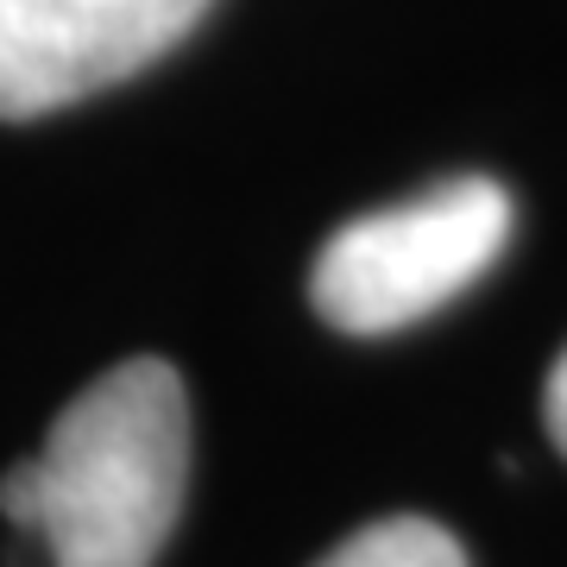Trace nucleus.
I'll return each instance as SVG.
<instances>
[{
	"label": "nucleus",
	"instance_id": "obj_1",
	"mask_svg": "<svg viewBox=\"0 0 567 567\" xmlns=\"http://www.w3.org/2000/svg\"><path fill=\"white\" fill-rule=\"evenodd\" d=\"M189 492V391L158 353L107 365L51 423L32 461L0 473V517L51 567H152Z\"/></svg>",
	"mask_w": 567,
	"mask_h": 567
},
{
	"label": "nucleus",
	"instance_id": "obj_2",
	"mask_svg": "<svg viewBox=\"0 0 567 567\" xmlns=\"http://www.w3.org/2000/svg\"><path fill=\"white\" fill-rule=\"evenodd\" d=\"M511 240V196L492 177H447L410 203L347 221L316 252L309 303L341 334H398L486 278Z\"/></svg>",
	"mask_w": 567,
	"mask_h": 567
},
{
	"label": "nucleus",
	"instance_id": "obj_3",
	"mask_svg": "<svg viewBox=\"0 0 567 567\" xmlns=\"http://www.w3.org/2000/svg\"><path fill=\"white\" fill-rule=\"evenodd\" d=\"M215 0H0V121H39L140 76Z\"/></svg>",
	"mask_w": 567,
	"mask_h": 567
},
{
	"label": "nucleus",
	"instance_id": "obj_4",
	"mask_svg": "<svg viewBox=\"0 0 567 567\" xmlns=\"http://www.w3.org/2000/svg\"><path fill=\"white\" fill-rule=\"evenodd\" d=\"M316 567H466L461 543L429 517H372L353 529L347 543H334Z\"/></svg>",
	"mask_w": 567,
	"mask_h": 567
},
{
	"label": "nucleus",
	"instance_id": "obj_5",
	"mask_svg": "<svg viewBox=\"0 0 567 567\" xmlns=\"http://www.w3.org/2000/svg\"><path fill=\"white\" fill-rule=\"evenodd\" d=\"M543 416H548V435H555V447L567 454V347H561V360L548 365V385H543Z\"/></svg>",
	"mask_w": 567,
	"mask_h": 567
}]
</instances>
